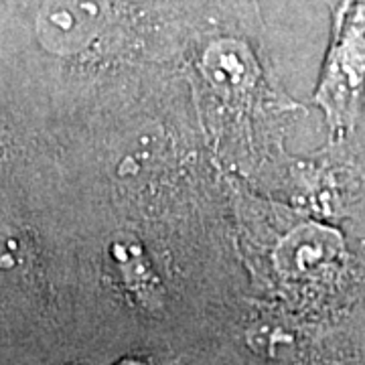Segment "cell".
<instances>
[{
    "mask_svg": "<svg viewBox=\"0 0 365 365\" xmlns=\"http://www.w3.org/2000/svg\"><path fill=\"white\" fill-rule=\"evenodd\" d=\"M120 365H148V364H143V361H134V359H128V361H122Z\"/></svg>",
    "mask_w": 365,
    "mask_h": 365,
    "instance_id": "3957f363",
    "label": "cell"
},
{
    "mask_svg": "<svg viewBox=\"0 0 365 365\" xmlns=\"http://www.w3.org/2000/svg\"><path fill=\"white\" fill-rule=\"evenodd\" d=\"M110 19L108 0H47L39 16L41 39L53 51H81L104 35Z\"/></svg>",
    "mask_w": 365,
    "mask_h": 365,
    "instance_id": "7a4b0ae2",
    "label": "cell"
},
{
    "mask_svg": "<svg viewBox=\"0 0 365 365\" xmlns=\"http://www.w3.org/2000/svg\"><path fill=\"white\" fill-rule=\"evenodd\" d=\"M333 35L317 100L331 122L349 124L359 112L365 88V0L331 4Z\"/></svg>",
    "mask_w": 365,
    "mask_h": 365,
    "instance_id": "6da1fadb",
    "label": "cell"
},
{
    "mask_svg": "<svg viewBox=\"0 0 365 365\" xmlns=\"http://www.w3.org/2000/svg\"><path fill=\"white\" fill-rule=\"evenodd\" d=\"M329 2H331V4H333V2H339V0H329Z\"/></svg>",
    "mask_w": 365,
    "mask_h": 365,
    "instance_id": "277c9868",
    "label": "cell"
}]
</instances>
